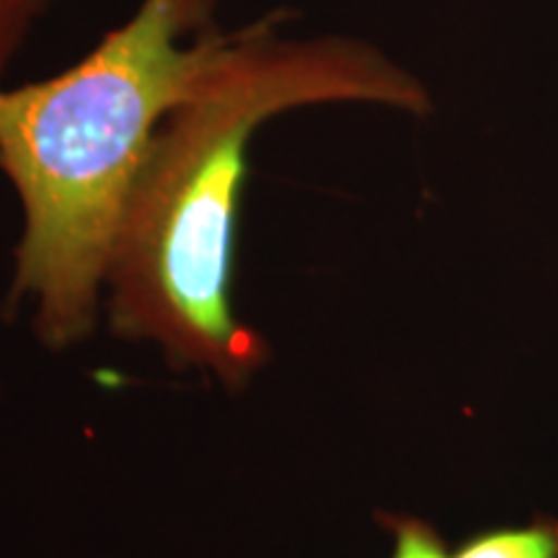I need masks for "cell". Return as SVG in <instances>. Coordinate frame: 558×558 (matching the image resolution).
Segmentation results:
<instances>
[{
	"mask_svg": "<svg viewBox=\"0 0 558 558\" xmlns=\"http://www.w3.org/2000/svg\"><path fill=\"white\" fill-rule=\"evenodd\" d=\"M275 9L226 32L220 50L160 122L107 269L109 324L241 386L267 360L235 316L233 267L248 150L275 117L369 104L424 117L432 94L411 70L357 37H288Z\"/></svg>",
	"mask_w": 558,
	"mask_h": 558,
	"instance_id": "obj_1",
	"label": "cell"
},
{
	"mask_svg": "<svg viewBox=\"0 0 558 558\" xmlns=\"http://www.w3.org/2000/svg\"><path fill=\"white\" fill-rule=\"evenodd\" d=\"M54 3L58 0H0V86L21 47L32 37L34 26L50 13Z\"/></svg>",
	"mask_w": 558,
	"mask_h": 558,
	"instance_id": "obj_4",
	"label": "cell"
},
{
	"mask_svg": "<svg viewBox=\"0 0 558 558\" xmlns=\"http://www.w3.org/2000/svg\"><path fill=\"white\" fill-rule=\"evenodd\" d=\"M450 558H558V520L486 530L465 541Z\"/></svg>",
	"mask_w": 558,
	"mask_h": 558,
	"instance_id": "obj_3",
	"label": "cell"
},
{
	"mask_svg": "<svg viewBox=\"0 0 558 558\" xmlns=\"http://www.w3.org/2000/svg\"><path fill=\"white\" fill-rule=\"evenodd\" d=\"M393 530V554L390 558H450L437 530L416 518L388 520Z\"/></svg>",
	"mask_w": 558,
	"mask_h": 558,
	"instance_id": "obj_5",
	"label": "cell"
},
{
	"mask_svg": "<svg viewBox=\"0 0 558 558\" xmlns=\"http://www.w3.org/2000/svg\"><path fill=\"white\" fill-rule=\"evenodd\" d=\"M220 0H143L78 62L0 86V173L24 209L5 311L68 347L94 329L132 186L160 122L220 50Z\"/></svg>",
	"mask_w": 558,
	"mask_h": 558,
	"instance_id": "obj_2",
	"label": "cell"
}]
</instances>
